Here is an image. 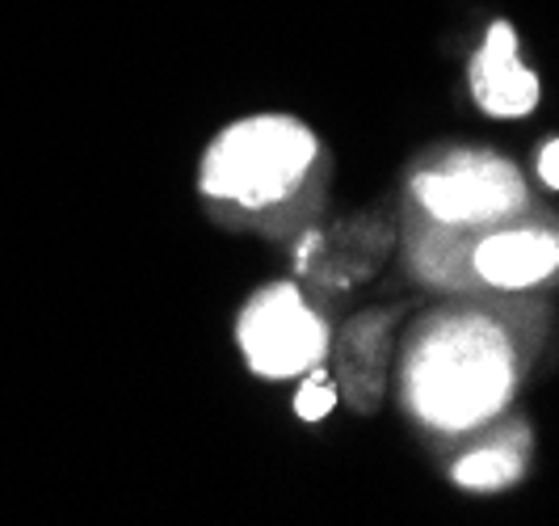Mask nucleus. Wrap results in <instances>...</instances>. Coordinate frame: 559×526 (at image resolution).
I'll use <instances>...</instances> for the list:
<instances>
[{"label": "nucleus", "instance_id": "5", "mask_svg": "<svg viewBox=\"0 0 559 526\" xmlns=\"http://www.w3.org/2000/svg\"><path fill=\"white\" fill-rule=\"evenodd\" d=\"M538 77L518 59V34L509 22H492L472 59V97L492 118H522L538 106Z\"/></svg>", "mask_w": 559, "mask_h": 526}, {"label": "nucleus", "instance_id": "1", "mask_svg": "<svg viewBox=\"0 0 559 526\" xmlns=\"http://www.w3.org/2000/svg\"><path fill=\"white\" fill-rule=\"evenodd\" d=\"M518 384L509 332L479 312H442L420 325L404 359L408 409L442 430L463 434L501 413Z\"/></svg>", "mask_w": 559, "mask_h": 526}, {"label": "nucleus", "instance_id": "6", "mask_svg": "<svg viewBox=\"0 0 559 526\" xmlns=\"http://www.w3.org/2000/svg\"><path fill=\"white\" fill-rule=\"evenodd\" d=\"M476 274L497 291H526L559 270V236L538 227H509L484 236L472 253Z\"/></svg>", "mask_w": 559, "mask_h": 526}, {"label": "nucleus", "instance_id": "4", "mask_svg": "<svg viewBox=\"0 0 559 526\" xmlns=\"http://www.w3.org/2000/svg\"><path fill=\"white\" fill-rule=\"evenodd\" d=\"M413 198L425 215L442 227H484L518 215L526 207L522 173L488 152H454L442 165L420 168L413 177Z\"/></svg>", "mask_w": 559, "mask_h": 526}, {"label": "nucleus", "instance_id": "3", "mask_svg": "<svg viewBox=\"0 0 559 526\" xmlns=\"http://www.w3.org/2000/svg\"><path fill=\"white\" fill-rule=\"evenodd\" d=\"M236 341L252 375L299 379L329 354V325L295 282H270L245 304L236 320Z\"/></svg>", "mask_w": 559, "mask_h": 526}, {"label": "nucleus", "instance_id": "2", "mask_svg": "<svg viewBox=\"0 0 559 526\" xmlns=\"http://www.w3.org/2000/svg\"><path fill=\"white\" fill-rule=\"evenodd\" d=\"M320 161V139L290 114H252L211 139L198 190L245 211L286 202Z\"/></svg>", "mask_w": 559, "mask_h": 526}, {"label": "nucleus", "instance_id": "9", "mask_svg": "<svg viewBox=\"0 0 559 526\" xmlns=\"http://www.w3.org/2000/svg\"><path fill=\"white\" fill-rule=\"evenodd\" d=\"M538 177H543L551 190H559V139L543 143V152H538Z\"/></svg>", "mask_w": 559, "mask_h": 526}, {"label": "nucleus", "instance_id": "7", "mask_svg": "<svg viewBox=\"0 0 559 526\" xmlns=\"http://www.w3.org/2000/svg\"><path fill=\"white\" fill-rule=\"evenodd\" d=\"M522 471H526V439H522V430H513L501 443L476 446L472 455H463L450 476H454V484H463L472 493H497V489H509Z\"/></svg>", "mask_w": 559, "mask_h": 526}, {"label": "nucleus", "instance_id": "8", "mask_svg": "<svg viewBox=\"0 0 559 526\" xmlns=\"http://www.w3.org/2000/svg\"><path fill=\"white\" fill-rule=\"evenodd\" d=\"M333 405H336V384L320 366L308 371L299 391H295V413L304 417V421H324V417L333 413Z\"/></svg>", "mask_w": 559, "mask_h": 526}]
</instances>
